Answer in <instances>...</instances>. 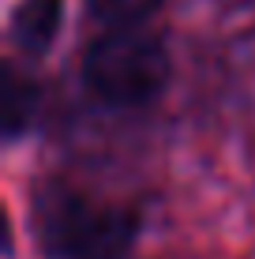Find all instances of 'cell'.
Instances as JSON below:
<instances>
[{
    "label": "cell",
    "instance_id": "277c9868",
    "mask_svg": "<svg viewBox=\"0 0 255 259\" xmlns=\"http://www.w3.org/2000/svg\"><path fill=\"white\" fill-rule=\"evenodd\" d=\"M34 98H38V91H34L30 79L15 75V71L8 68V79H4V132H8V139H15L23 128H30Z\"/></svg>",
    "mask_w": 255,
    "mask_h": 259
},
{
    "label": "cell",
    "instance_id": "5b68a950",
    "mask_svg": "<svg viewBox=\"0 0 255 259\" xmlns=\"http://www.w3.org/2000/svg\"><path fill=\"white\" fill-rule=\"evenodd\" d=\"M158 8H162V0H86V12L98 23H105L109 30L113 26H139Z\"/></svg>",
    "mask_w": 255,
    "mask_h": 259
},
{
    "label": "cell",
    "instance_id": "6da1fadb",
    "mask_svg": "<svg viewBox=\"0 0 255 259\" xmlns=\"http://www.w3.org/2000/svg\"><path fill=\"white\" fill-rule=\"evenodd\" d=\"M38 240L53 259H124L135 244V214L124 207H101L72 188H49L38 195Z\"/></svg>",
    "mask_w": 255,
    "mask_h": 259
},
{
    "label": "cell",
    "instance_id": "3957f363",
    "mask_svg": "<svg viewBox=\"0 0 255 259\" xmlns=\"http://www.w3.org/2000/svg\"><path fill=\"white\" fill-rule=\"evenodd\" d=\"M64 23V0H23L12 12V41L23 53H45Z\"/></svg>",
    "mask_w": 255,
    "mask_h": 259
},
{
    "label": "cell",
    "instance_id": "7a4b0ae2",
    "mask_svg": "<svg viewBox=\"0 0 255 259\" xmlns=\"http://www.w3.org/2000/svg\"><path fill=\"white\" fill-rule=\"evenodd\" d=\"M169 53L162 38L143 26H113L90 41L83 57V83L94 98L117 109L154 102L169 83Z\"/></svg>",
    "mask_w": 255,
    "mask_h": 259
}]
</instances>
